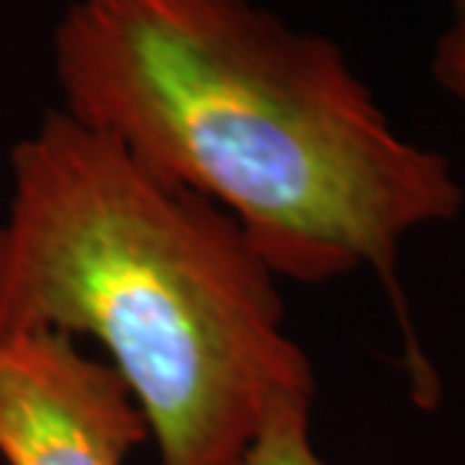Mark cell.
I'll return each mask as SVG.
<instances>
[{
    "label": "cell",
    "mask_w": 465,
    "mask_h": 465,
    "mask_svg": "<svg viewBox=\"0 0 465 465\" xmlns=\"http://www.w3.org/2000/svg\"><path fill=\"white\" fill-rule=\"evenodd\" d=\"M54 69L69 117L229 213L273 276L370 267L402 312L405 234L465 202L331 39L252 0H69Z\"/></svg>",
    "instance_id": "obj_1"
},
{
    "label": "cell",
    "mask_w": 465,
    "mask_h": 465,
    "mask_svg": "<svg viewBox=\"0 0 465 465\" xmlns=\"http://www.w3.org/2000/svg\"><path fill=\"white\" fill-rule=\"evenodd\" d=\"M0 336H91L160 465H246L276 402L315 400L276 276L241 225L64 108L13 147Z\"/></svg>",
    "instance_id": "obj_2"
},
{
    "label": "cell",
    "mask_w": 465,
    "mask_h": 465,
    "mask_svg": "<svg viewBox=\"0 0 465 465\" xmlns=\"http://www.w3.org/2000/svg\"><path fill=\"white\" fill-rule=\"evenodd\" d=\"M151 441L142 409L112 363L73 336H0V460L6 465H126Z\"/></svg>",
    "instance_id": "obj_3"
},
{
    "label": "cell",
    "mask_w": 465,
    "mask_h": 465,
    "mask_svg": "<svg viewBox=\"0 0 465 465\" xmlns=\"http://www.w3.org/2000/svg\"><path fill=\"white\" fill-rule=\"evenodd\" d=\"M312 400L292 397L276 402L255 435L246 465H328L312 444Z\"/></svg>",
    "instance_id": "obj_4"
},
{
    "label": "cell",
    "mask_w": 465,
    "mask_h": 465,
    "mask_svg": "<svg viewBox=\"0 0 465 465\" xmlns=\"http://www.w3.org/2000/svg\"><path fill=\"white\" fill-rule=\"evenodd\" d=\"M432 78L465 105V25L450 22L439 36L432 52Z\"/></svg>",
    "instance_id": "obj_5"
},
{
    "label": "cell",
    "mask_w": 465,
    "mask_h": 465,
    "mask_svg": "<svg viewBox=\"0 0 465 465\" xmlns=\"http://www.w3.org/2000/svg\"><path fill=\"white\" fill-rule=\"evenodd\" d=\"M453 15V25H465V0H444Z\"/></svg>",
    "instance_id": "obj_6"
}]
</instances>
